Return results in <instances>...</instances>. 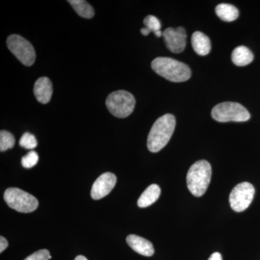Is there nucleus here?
Wrapping results in <instances>:
<instances>
[{
    "mask_svg": "<svg viewBox=\"0 0 260 260\" xmlns=\"http://www.w3.org/2000/svg\"><path fill=\"white\" fill-rule=\"evenodd\" d=\"M176 126L175 116L167 114L154 123L148 137L147 146L152 153L161 150L172 138Z\"/></svg>",
    "mask_w": 260,
    "mask_h": 260,
    "instance_id": "nucleus-1",
    "label": "nucleus"
},
{
    "mask_svg": "<svg viewBox=\"0 0 260 260\" xmlns=\"http://www.w3.org/2000/svg\"><path fill=\"white\" fill-rule=\"evenodd\" d=\"M151 67L157 74L169 81L181 83L186 81L191 77L189 66L172 58H155L152 61Z\"/></svg>",
    "mask_w": 260,
    "mask_h": 260,
    "instance_id": "nucleus-2",
    "label": "nucleus"
},
{
    "mask_svg": "<svg viewBox=\"0 0 260 260\" xmlns=\"http://www.w3.org/2000/svg\"><path fill=\"white\" fill-rule=\"evenodd\" d=\"M212 177L209 162L198 160L190 167L186 175V184L189 191L195 197H201L206 192Z\"/></svg>",
    "mask_w": 260,
    "mask_h": 260,
    "instance_id": "nucleus-3",
    "label": "nucleus"
},
{
    "mask_svg": "<svg viewBox=\"0 0 260 260\" xmlns=\"http://www.w3.org/2000/svg\"><path fill=\"white\" fill-rule=\"evenodd\" d=\"M135 97L126 90H116L109 94L106 101L108 110L116 117L125 118L134 111Z\"/></svg>",
    "mask_w": 260,
    "mask_h": 260,
    "instance_id": "nucleus-4",
    "label": "nucleus"
},
{
    "mask_svg": "<svg viewBox=\"0 0 260 260\" xmlns=\"http://www.w3.org/2000/svg\"><path fill=\"white\" fill-rule=\"evenodd\" d=\"M212 117L219 122L246 121L250 119V114L239 103L223 102L213 108Z\"/></svg>",
    "mask_w": 260,
    "mask_h": 260,
    "instance_id": "nucleus-5",
    "label": "nucleus"
},
{
    "mask_svg": "<svg viewBox=\"0 0 260 260\" xmlns=\"http://www.w3.org/2000/svg\"><path fill=\"white\" fill-rule=\"evenodd\" d=\"M4 199L10 208L20 213H31L39 206V201L35 197L18 188L6 189Z\"/></svg>",
    "mask_w": 260,
    "mask_h": 260,
    "instance_id": "nucleus-6",
    "label": "nucleus"
},
{
    "mask_svg": "<svg viewBox=\"0 0 260 260\" xmlns=\"http://www.w3.org/2000/svg\"><path fill=\"white\" fill-rule=\"evenodd\" d=\"M9 50L25 66H31L35 62L36 51L32 44L20 36L13 34L7 40Z\"/></svg>",
    "mask_w": 260,
    "mask_h": 260,
    "instance_id": "nucleus-7",
    "label": "nucleus"
},
{
    "mask_svg": "<svg viewBox=\"0 0 260 260\" xmlns=\"http://www.w3.org/2000/svg\"><path fill=\"white\" fill-rule=\"evenodd\" d=\"M254 193L255 189L250 183L242 182L237 184L229 196V203L232 209L237 213L247 209L254 199Z\"/></svg>",
    "mask_w": 260,
    "mask_h": 260,
    "instance_id": "nucleus-8",
    "label": "nucleus"
},
{
    "mask_svg": "<svg viewBox=\"0 0 260 260\" xmlns=\"http://www.w3.org/2000/svg\"><path fill=\"white\" fill-rule=\"evenodd\" d=\"M162 37L166 46L172 52L181 53L185 49L186 34L182 27L168 28L162 32Z\"/></svg>",
    "mask_w": 260,
    "mask_h": 260,
    "instance_id": "nucleus-9",
    "label": "nucleus"
},
{
    "mask_svg": "<svg viewBox=\"0 0 260 260\" xmlns=\"http://www.w3.org/2000/svg\"><path fill=\"white\" fill-rule=\"evenodd\" d=\"M116 177L110 172L104 173L98 178L92 186L91 198L93 200L102 199L107 196L116 185Z\"/></svg>",
    "mask_w": 260,
    "mask_h": 260,
    "instance_id": "nucleus-10",
    "label": "nucleus"
},
{
    "mask_svg": "<svg viewBox=\"0 0 260 260\" xmlns=\"http://www.w3.org/2000/svg\"><path fill=\"white\" fill-rule=\"evenodd\" d=\"M128 245L138 254L145 256H151L154 254L153 244L144 238L130 234L126 237Z\"/></svg>",
    "mask_w": 260,
    "mask_h": 260,
    "instance_id": "nucleus-11",
    "label": "nucleus"
},
{
    "mask_svg": "<svg viewBox=\"0 0 260 260\" xmlns=\"http://www.w3.org/2000/svg\"><path fill=\"white\" fill-rule=\"evenodd\" d=\"M34 93L37 101L46 104L50 102L53 93L51 80L47 77H42L37 80L34 85Z\"/></svg>",
    "mask_w": 260,
    "mask_h": 260,
    "instance_id": "nucleus-12",
    "label": "nucleus"
},
{
    "mask_svg": "<svg viewBox=\"0 0 260 260\" xmlns=\"http://www.w3.org/2000/svg\"><path fill=\"white\" fill-rule=\"evenodd\" d=\"M191 45L198 55H208L211 50V42L210 39L203 32L195 31L192 34Z\"/></svg>",
    "mask_w": 260,
    "mask_h": 260,
    "instance_id": "nucleus-13",
    "label": "nucleus"
},
{
    "mask_svg": "<svg viewBox=\"0 0 260 260\" xmlns=\"http://www.w3.org/2000/svg\"><path fill=\"white\" fill-rule=\"evenodd\" d=\"M160 195V186L157 184H151L141 194L138 201L140 208H147L158 200Z\"/></svg>",
    "mask_w": 260,
    "mask_h": 260,
    "instance_id": "nucleus-14",
    "label": "nucleus"
},
{
    "mask_svg": "<svg viewBox=\"0 0 260 260\" xmlns=\"http://www.w3.org/2000/svg\"><path fill=\"white\" fill-rule=\"evenodd\" d=\"M232 59L234 64L244 67L252 62L254 54L247 47L240 46L233 51Z\"/></svg>",
    "mask_w": 260,
    "mask_h": 260,
    "instance_id": "nucleus-15",
    "label": "nucleus"
},
{
    "mask_svg": "<svg viewBox=\"0 0 260 260\" xmlns=\"http://www.w3.org/2000/svg\"><path fill=\"white\" fill-rule=\"evenodd\" d=\"M217 15L225 22H232L239 18V12L234 5L222 3L215 8Z\"/></svg>",
    "mask_w": 260,
    "mask_h": 260,
    "instance_id": "nucleus-16",
    "label": "nucleus"
},
{
    "mask_svg": "<svg viewBox=\"0 0 260 260\" xmlns=\"http://www.w3.org/2000/svg\"><path fill=\"white\" fill-rule=\"evenodd\" d=\"M68 3L72 5L75 12L84 18L90 19L94 16V10L88 2L84 0H70Z\"/></svg>",
    "mask_w": 260,
    "mask_h": 260,
    "instance_id": "nucleus-17",
    "label": "nucleus"
},
{
    "mask_svg": "<svg viewBox=\"0 0 260 260\" xmlns=\"http://www.w3.org/2000/svg\"><path fill=\"white\" fill-rule=\"evenodd\" d=\"M143 23H144L145 28L149 29L150 32H153L157 37H162V32L160 31L161 24L156 17L153 16V15H148L144 19Z\"/></svg>",
    "mask_w": 260,
    "mask_h": 260,
    "instance_id": "nucleus-18",
    "label": "nucleus"
},
{
    "mask_svg": "<svg viewBox=\"0 0 260 260\" xmlns=\"http://www.w3.org/2000/svg\"><path fill=\"white\" fill-rule=\"evenodd\" d=\"M15 140L14 136L9 132L2 130L0 132V150L6 151L8 149L14 147Z\"/></svg>",
    "mask_w": 260,
    "mask_h": 260,
    "instance_id": "nucleus-19",
    "label": "nucleus"
},
{
    "mask_svg": "<svg viewBox=\"0 0 260 260\" xmlns=\"http://www.w3.org/2000/svg\"><path fill=\"white\" fill-rule=\"evenodd\" d=\"M19 144L20 146L26 149H34L37 148L38 142L35 136L29 133H25L20 138Z\"/></svg>",
    "mask_w": 260,
    "mask_h": 260,
    "instance_id": "nucleus-20",
    "label": "nucleus"
},
{
    "mask_svg": "<svg viewBox=\"0 0 260 260\" xmlns=\"http://www.w3.org/2000/svg\"><path fill=\"white\" fill-rule=\"evenodd\" d=\"M38 162H39V155L37 152L34 151V150L29 152L27 155L22 158L21 160L22 166L26 169H30V168L35 167Z\"/></svg>",
    "mask_w": 260,
    "mask_h": 260,
    "instance_id": "nucleus-21",
    "label": "nucleus"
},
{
    "mask_svg": "<svg viewBox=\"0 0 260 260\" xmlns=\"http://www.w3.org/2000/svg\"><path fill=\"white\" fill-rule=\"evenodd\" d=\"M50 259H51V256L49 251L47 249H42V250L36 251L24 260H49Z\"/></svg>",
    "mask_w": 260,
    "mask_h": 260,
    "instance_id": "nucleus-22",
    "label": "nucleus"
},
{
    "mask_svg": "<svg viewBox=\"0 0 260 260\" xmlns=\"http://www.w3.org/2000/svg\"><path fill=\"white\" fill-rule=\"evenodd\" d=\"M8 246V242L5 237H0V253L3 252Z\"/></svg>",
    "mask_w": 260,
    "mask_h": 260,
    "instance_id": "nucleus-23",
    "label": "nucleus"
},
{
    "mask_svg": "<svg viewBox=\"0 0 260 260\" xmlns=\"http://www.w3.org/2000/svg\"><path fill=\"white\" fill-rule=\"evenodd\" d=\"M208 260H223L221 254L219 252H215L211 254Z\"/></svg>",
    "mask_w": 260,
    "mask_h": 260,
    "instance_id": "nucleus-24",
    "label": "nucleus"
},
{
    "mask_svg": "<svg viewBox=\"0 0 260 260\" xmlns=\"http://www.w3.org/2000/svg\"><path fill=\"white\" fill-rule=\"evenodd\" d=\"M140 32H141V34H143V36H148V34H150V30L145 27V28L141 29Z\"/></svg>",
    "mask_w": 260,
    "mask_h": 260,
    "instance_id": "nucleus-25",
    "label": "nucleus"
},
{
    "mask_svg": "<svg viewBox=\"0 0 260 260\" xmlns=\"http://www.w3.org/2000/svg\"><path fill=\"white\" fill-rule=\"evenodd\" d=\"M75 260H88L85 256L83 255H78L75 257Z\"/></svg>",
    "mask_w": 260,
    "mask_h": 260,
    "instance_id": "nucleus-26",
    "label": "nucleus"
}]
</instances>
